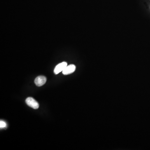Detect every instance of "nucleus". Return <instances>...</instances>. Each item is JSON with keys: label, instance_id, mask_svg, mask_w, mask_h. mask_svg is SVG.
<instances>
[{"label": "nucleus", "instance_id": "obj_4", "mask_svg": "<svg viewBox=\"0 0 150 150\" xmlns=\"http://www.w3.org/2000/svg\"><path fill=\"white\" fill-rule=\"evenodd\" d=\"M76 69V67L73 64H71L68 66L67 65V66L62 71V73H63V74L64 75H69L73 73L75 71Z\"/></svg>", "mask_w": 150, "mask_h": 150}, {"label": "nucleus", "instance_id": "obj_5", "mask_svg": "<svg viewBox=\"0 0 150 150\" xmlns=\"http://www.w3.org/2000/svg\"><path fill=\"white\" fill-rule=\"evenodd\" d=\"M6 126V123L4 121H3V120H1V122H0V127H1V128H3L5 127Z\"/></svg>", "mask_w": 150, "mask_h": 150}, {"label": "nucleus", "instance_id": "obj_3", "mask_svg": "<svg viewBox=\"0 0 150 150\" xmlns=\"http://www.w3.org/2000/svg\"><path fill=\"white\" fill-rule=\"evenodd\" d=\"M67 63L66 62H63L60 63L56 66L54 70V73L55 74H58L62 72L65 69L67 66Z\"/></svg>", "mask_w": 150, "mask_h": 150}, {"label": "nucleus", "instance_id": "obj_1", "mask_svg": "<svg viewBox=\"0 0 150 150\" xmlns=\"http://www.w3.org/2000/svg\"><path fill=\"white\" fill-rule=\"evenodd\" d=\"M26 103L28 106L33 108V109H37L39 108V103L32 97H28L26 99Z\"/></svg>", "mask_w": 150, "mask_h": 150}, {"label": "nucleus", "instance_id": "obj_2", "mask_svg": "<svg viewBox=\"0 0 150 150\" xmlns=\"http://www.w3.org/2000/svg\"><path fill=\"white\" fill-rule=\"evenodd\" d=\"M46 80L47 78L45 76H41L35 78L34 83L37 86L40 87L45 84Z\"/></svg>", "mask_w": 150, "mask_h": 150}]
</instances>
